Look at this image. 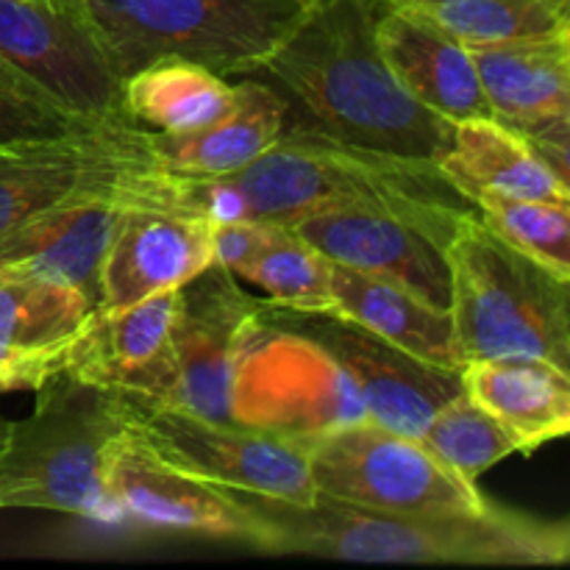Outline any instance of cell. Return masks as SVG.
Returning <instances> with one entry per match:
<instances>
[{"label": "cell", "instance_id": "cell-29", "mask_svg": "<svg viewBox=\"0 0 570 570\" xmlns=\"http://www.w3.org/2000/svg\"><path fill=\"white\" fill-rule=\"evenodd\" d=\"M421 443L468 484H476L482 473L507 456L523 454L521 440L465 390L434 412Z\"/></svg>", "mask_w": 570, "mask_h": 570}, {"label": "cell", "instance_id": "cell-21", "mask_svg": "<svg viewBox=\"0 0 570 570\" xmlns=\"http://www.w3.org/2000/svg\"><path fill=\"white\" fill-rule=\"evenodd\" d=\"M126 200L81 198L48 212L0 243V273L65 284L100 306V271Z\"/></svg>", "mask_w": 570, "mask_h": 570}, {"label": "cell", "instance_id": "cell-5", "mask_svg": "<svg viewBox=\"0 0 570 570\" xmlns=\"http://www.w3.org/2000/svg\"><path fill=\"white\" fill-rule=\"evenodd\" d=\"M462 362L538 356L570 371V278L501 243L476 212L445 243Z\"/></svg>", "mask_w": 570, "mask_h": 570}, {"label": "cell", "instance_id": "cell-22", "mask_svg": "<svg viewBox=\"0 0 570 570\" xmlns=\"http://www.w3.org/2000/svg\"><path fill=\"white\" fill-rule=\"evenodd\" d=\"M490 117L510 131L570 115V28L471 48Z\"/></svg>", "mask_w": 570, "mask_h": 570}, {"label": "cell", "instance_id": "cell-34", "mask_svg": "<svg viewBox=\"0 0 570 570\" xmlns=\"http://www.w3.org/2000/svg\"><path fill=\"white\" fill-rule=\"evenodd\" d=\"M9 417H3L0 415V443H3V438H6V432H9Z\"/></svg>", "mask_w": 570, "mask_h": 570}, {"label": "cell", "instance_id": "cell-15", "mask_svg": "<svg viewBox=\"0 0 570 570\" xmlns=\"http://www.w3.org/2000/svg\"><path fill=\"white\" fill-rule=\"evenodd\" d=\"M326 259L410 289L438 309L451 306L445 245L406 217L371 206H345L293 223Z\"/></svg>", "mask_w": 570, "mask_h": 570}, {"label": "cell", "instance_id": "cell-28", "mask_svg": "<svg viewBox=\"0 0 570 570\" xmlns=\"http://www.w3.org/2000/svg\"><path fill=\"white\" fill-rule=\"evenodd\" d=\"M234 276L259 287L276 306L298 312L332 306V259L289 226L276 223L267 243Z\"/></svg>", "mask_w": 570, "mask_h": 570}, {"label": "cell", "instance_id": "cell-26", "mask_svg": "<svg viewBox=\"0 0 570 570\" xmlns=\"http://www.w3.org/2000/svg\"><path fill=\"white\" fill-rule=\"evenodd\" d=\"M237 100L226 76L187 59H159L122 78V115L156 134H189L220 120Z\"/></svg>", "mask_w": 570, "mask_h": 570}, {"label": "cell", "instance_id": "cell-25", "mask_svg": "<svg viewBox=\"0 0 570 570\" xmlns=\"http://www.w3.org/2000/svg\"><path fill=\"white\" fill-rule=\"evenodd\" d=\"M440 173L471 200L476 193L570 204L562 184L534 150L493 117H473L454 126L451 148L438 159Z\"/></svg>", "mask_w": 570, "mask_h": 570}, {"label": "cell", "instance_id": "cell-18", "mask_svg": "<svg viewBox=\"0 0 570 570\" xmlns=\"http://www.w3.org/2000/svg\"><path fill=\"white\" fill-rule=\"evenodd\" d=\"M98 306L65 284L0 273V393L37 390L65 371Z\"/></svg>", "mask_w": 570, "mask_h": 570}, {"label": "cell", "instance_id": "cell-3", "mask_svg": "<svg viewBox=\"0 0 570 570\" xmlns=\"http://www.w3.org/2000/svg\"><path fill=\"white\" fill-rule=\"evenodd\" d=\"M256 523V551L393 566L551 568L570 560L566 521L490 504L482 512L401 515L317 495L312 504L232 490Z\"/></svg>", "mask_w": 570, "mask_h": 570}, {"label": "cell", "instance_id": "cell-4", "mask_svg": "<svg viewBox=\"0 0 570 570\" xmlns=\"http://www.w3.org/2000/svg\"><path fill=\"white\" fill-rule=\"evenodd\" d=\"M128 432V401L61 371L37 387L31 415L11 421L0 443V510H53L120 521L106 462Z\"/></svg>", "mask_w": 570, "mask_h": 570}, {"label": "cell", "instance_id": "cell-17", "mask_svg": "<svg viewBox=\"0 0 570 570\" xmlns=\"http://www.w3.org/2000/svg\"><path fill=\"white\" fill-rule=\"evenodd\" d=\"M209 265H215L209 220L126 204L100 271L98 309H122L154 293L178 289Z\"/></svg>", "mask_w": 570, "mask_h": 570}, {"label": "cell", "instance_id": "cell-9", "mask_svg": "<svg viewBox=\"0 0 570 570\" xmlns=\"http://www.w3.org/2000/svg\"><path fill=\"white\" fill-rule=\"evenodd\" d=\"M126 401L128 434L167 465L262 499L301 507L317 499L306 443L237 423H217L137 395H126Z\"/></svg>", "mask_w": 570, "mask_h": 570}, {"label": "cell", "instance_id": "cell-12", "mask_svg": "<svg viewBox=\"0 0 570 570\" xmlns=\"http://www.w3.org/2000/svg\"><path fill=\"white\" fill-rule=\"evenodd\" d=\"M0 56L81 120L126 117L120 76L78 11L50 0H0Z\"/></svg>", "mask_w": 570, "mask_h": 570}, {"label": "cell", "instance_id": "cell-27", "mask_svg": "<svg viewBox=\"0 0 570 570\" xmlns=\"http://www.w3.org/2000/svg\"><path fill=\"white\" fill-rule=\"evenodd\" d=\"M417 11L468 48L570 28V0H390Z\"/></svg>", "mask_w": 570, "mask_h": 570}, {"label": "cell", "instance_id": "cell-10", "mask_svg": "<svg viewBox=\"0 0 570 570\" xmlns=\"http://www.w3.org/2000/svg\"><path fill=\"white\" fill-rule=\"evenodd\" d=\"M139 134L128 117H115L65 137L0 145V243L72 200L122 198L128 176L148 165Z\"/></svg>", "mask_w": 570, "mask_h": 570}, {"label": "cell", "instance_id": "cell-1", "mask_svg": "<svg viewBox=\"0 0 570 570\" xmlns=\"http://www.w3.org/2000/svg\"><path fill=\"white\" fill-rule=\"evenodd\" d=\"M122 200L209 223L265 220L278 226L345 206H371L406 217L443 245L456 223L476 212L440 173L438 161L356 148L298 122H289L273 148L232 176L181 178L139 167L128 176Z\"/></svg>", "mask_w": 570, "mask_h": 570}, {"label": "cell", "instance_id": "cell-7", "mask_svg": "<svg viewBox=\"0 0 570 570\" xmlns=\"http://www.w3.org/2000/svg\"><path fill=\"white\" fill-rule=\"evenodd\" d=\"M232 421L309 445L371 417L354 376L332 351L259 315L234 360Z\"/></svg>", "mask_w": 570, "mask_h": 570}, {"label": "cell", "instance_id": "cell-24", "mask_svg": "<svg viewBox=\"0 0 570 570\" xmlns=\"http://www.w3.org/2000/svg\"><path fill=\"white\" fill-rule=\"evenodd\" d=\"M328 312L360 323L362 328L379 334L429 365L449 367V371L465 367L456 348L451 312L426 304L399 284L332 262Z\"/></svg>", "mask_w": 570, "mask_h": 570}, {"label": "cell", "instance_id": "cell-16", "mask_svg": "<svg viewBox=\"0 0 570 570\" xmlns=\"http://www.w3.org/2000/svg\"><path fill=\"white\" fill-rule=\"evenodd\" d=\"M178 289H165L122 309H98L70 345L65 371L115 393L167 404L176 379L173 321Z\"/></svg>", "mask_w": 570, "mask_h": 570}, {"label": "cell", "instance_id": "cell-13", "mask_svg": "<svg viewBox=\"0 0 570 570\" xmlns=\"http://www.w3.org/2000/svg\"><path fill=\"white\" fill-rule=\"evenodd\" d=\"M267 298H256L226 267L209 265L178 287L173 321L176 379L167 404L217 423L232 421V376L243 334Z\"/></svg>", "mask_w": 570, "mask_h": 570}, {"label": "cell", "instance_id": "cell-6", "mask_svg": "<svg viewBox=\"0 0 570 570\" xmlns=\"http://www.w3.org/2000/svg\"><path fill=\"white\" fill-rule=\"evenodd\" d=\"M309 0H87L115 72L128 78L159 59H187L217 76H243L298 22Z\"/></svg>", "mask_w": 570, "mask_h": 570}, {"label": "cell", "instance_id": "cell-31", "mask_svg": "<svg viewBox=\"0 0 570 570\" xmlns=\"http://www.w3.org/2000/svg\"><path fill=\"white\" fill-rule=\"evenodd\" d=\"M92 120L70 115L39 83L0 56V145L22 139L65 137ZM104 122V120H100Z\"/></svg>", "mask_w": 570, "mask_h": 570}, {"label": "cell", "instance_id": "cell-33", "mask_svg": "<svg viewBox=\"0 0 570 570\" xmlns=\"http://www.w3.org/2000/svg\"><path fill=\"white\" fill-rule=\"evenodd\" d=\"M50 3L65 6V9H72V11H78V14H83V6H87V0H50Z\"/></svg>", "mask_w": 570, "mask_h": 570}, {"label": "cell", "instance_id": "cell-2", "mask_svg": "<svg viewBox=\"0 0 570 570\" xmlns=\"http://www.w3.org/2000/svg\"><path fill=\"white\" fill-rule=\"evenodd\" d=\"M387 0H309L250 72L289 104V122L379 154L438 161L454 122L417 104L384 61L376 22Z\"/></svg>", "mask_w": 570, "mask_h": 570}, {"label": "cell", "instance_id": "cell-32", "mask_svg": "<svg viewBox=\"0 0 570 570\" xmlns=\"http://www.w3.org/2000/svg\"><path fill=\"white\" fill-rule=\"evenodd\" d=\"M276 223L265 220H223L212 223V256L215 265L237 273L273 234Z\"/></svg>", "mask_w": 570, "mask_h": 570}, {"label": "cell", "instance_id": "cell-11", "mask_svg": "<svg viewBox=\"0 0 570 570\" xmlns=\"http://www.w3.org/2000/svg\"><path fill=\"white\" fill-rule=\"evenodd\" d=\"M262 317L306 334L332 351L354 376L367 417L404 438L421 440L434 412L462 393L460 371L429 365L399 345L332 312H298L267 301Z\"/></svg>", "mask_w": 570, "mask_h": 570}, {"label": "cell", "instance_id": "cell-8", "mask_svg": "<svg viewBox=\"0 0 570 570\" xmlns=\"http://www.w3.org/2000/svg\"><path fill=\"white\" fill-rule=\"evenodd\" d=\"M309 471L317 495L362 510L401 515L482 512L493 501L445 468L421 440L373 421L337 429L309 443Z\"/></svg>", "mask_w": 570, "mask_h": 570}, {"label": "cell", "instance_id": "cell-23", "mask_svg": "<svg viewBox=\"0 0 570 570\" xmlns=\"http://www.w3.org/2000/svg\"><path fill=\"white\" fill-rule=\"evenodd\" d=\"M570 371L538 356H501L468 362L462 390L504 423L532 454L570 432Z\"/></svg>", "mask_w": 570, "mask_h": 570}, {"label": "cell", "instance_id": "cell-20", "mask_svg": "<svg viewBox=\"0 0 570 570\" xmlns=\"http://www.w3.org/2000/svg\"><path fill=\"white\" fill-rule=\"evenodd\" d=\"M243 78L237 100L220 120L189 134H139L154 170L181 178H220L243 170L278 142L289 126V104L254 76Z\"/></svg>", "mask_w": 570, "mask_h": 570}, {"label": "cell", "instance_id": "cell-14", "mask_svg": "<svg viewBox=\"0 0 570 570\" xmlns=\"http://www.w3.org/2000/svg\"><path fill=\"white\" fill-rule=\"evenodd\" d=\"M106 488L120 518L154 532L248 546L256 540L254 518L232 490L167 465L128 432L111 445Z\"/></svg>", "mask_w": 570, "mask_h": 570}, {"label": "cell", "instance_id": "cell-30", "mask_svg": "<svg viewBox=\"0 0 570 570\" xmlns=\"http://www.w3.org/2000/svg\"><path fill=\"white\" fill-rule=\"evenodd\" d=\"M479 220L510 248L570 278V204L510 195H471Z\"/></svg>", "mask_w": 570, "mask_h": 570}, {"label": "cell", "instance_id": "cell-19", "mask_svg": "<svg viewBox=\"0 0 570 570\" xmlns=\"http://www.w3.org/2000/svg\"><path fill=\"white\" fill-rule=\"evenodd\" d=\"M390 3V0H387ZM376 42L395 81L449 122L490 117L468 45L429 17L390 3L376 22Z\"/></svg>", "mask_w": 570, "mask_h": 570}]
</instances>
